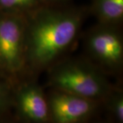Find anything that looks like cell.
Instances as JSON below:
<instances>
[{
    "label": "cell",
    "mask_w": 123,
    "mask_h": 123,
    "mask_svg": "<svg viewBox=\"0 0 123 123\" xmlns=\"http://www.w3.org/2000/svg\"><path fill=\"white\" fill-rule=\"evenodd\" d=\"M82 20L75 10L38 11L26 21V64L37 68L52 64L73 44Z\"/></svg>",
    "instance_id": "1"
},
{
    "label": "cell",
    "mask_w": 123,
    "mask_h": 123,
    "mask_svg": "<svg viewBox=\"0 0 123 123\" xmlns=\"http://www.w3.org/2000/svg\"><path fill=\"white\" fill-rule=\"evenodd\" d=\"M49 79L55 90L90 100L105 97L110 91V84L98 69L79 60H70L55 65Z\"/></svg>",
    "instance_id": "2"
},
{
    "label": "cell",
    "mask_w": 123,
    "mask_h": 123,
    "mask_svg": "<svg viewBox=\"0 0 123 123\" xmlns=\"http://www.w3.org/2000/svg\"><path fill=\"white\" fill-rule=\"evenodd\" d=\"M26 21L19 14L0 17V64L17 73L26 64Z\"/></svg>",
    "instance_id": "3"
},
{
    "label": "cell",
    "mask_w": 123,
    "mask_h": 123,
    "mask_svg": "<svg viewBox=\"0 0 123 123\" xmlns=\"http://www.w3.org/2000/svg\"><path fill=\"white\" fill-rule=\"evenodd\" d=\"M86 47L92 57L110 70L120 68L123 62V40L116 26L100 24L88 34Z\"/></svg>",
    "instance_id": "4"
},
{
    "label": "cell",
    "mask_w": 123,
    "mask_h": 123,
    "mask_svg": "<svg viewBox=\"0 0 123 123\" xmlns=\"http://www.w3.org/2000/svg\"><path fill=\"white\" fill-rule=\"evenodd\" d=\"M49 114L55 123H77L94 109L92 100L55 90L48 101Z\"/></svg>",
    "instance_id": "5"
},
{
    "label": "cell",
    "mask_w": 123,
    "mask_h": 123,
    "mask_svg": "<svg viewBox=\"0 0 123 123\" xmlns=\"http://www.w3.org/2000/svg\"><path fill=\"white\" fill-rule=\"evenodd\" d=\"M18 110L24 118L36 123L47 120L49 107L41 88L36 84L30 83L19 88L17 95Z\"/></svg>",
    "instance_id": "6"
},
{
    "label": "cell",
    "mask_w": 123,
    "mask_h": 123,
    "mask_svg": "<svg viewBox=\"0 0 123 123\" xmlns=\"http://www.w3.org/2000/svg\"><path fill=\"white\" fill-rule=\"evenodd\" d=\"M93 11L100 24L117 26L123 18V0H94Z\"/></svg>",
    "instance_id": "7"
},
{
    "label": "cell",
    "mask_w": 123,
    "mask_h": 123,
    "mask_svg": "<svg viewBox=\"0 0 123 123\" xmlns=\"http://www.w3.org/2000/svg\"><path fill=\"white\" fill-rule=\"evenodd\" d=\"M38 1L39 0H0V7L6 10L19 11L30 8Z\"/></svg>",
    "instance_id": "8"
},
{
    "label": "cell",
    "mask_w": 123,
    "mask_h": 123,
    "mask_svg": "<svg viewBox=\"0 0 123 123\" xmlns=\"http://www.w3.org/2000/svg\"><path fill=\"white\" fill-rule=\"evenodd\" d=\"M111 110L119 123L123 122V97L121 92H116L110 102Z\"/></svg>",
    "instance_id": "9"
},
{
    "label": "cell",
    "mask_w": 123,
    "mask_h": 123,
    "mask_svg": "<svg viewBox=\"0 0 123 123\" xmlns=\"http://www.w3.org/2000/svg\"><path fill=\"white\" fill-rule=\"evenodd\" d=\"M5 94L4 91V89L1 87V86L0 85V105H1V103H3L4 101V98Z\"/></svg>",
    "instance_id": "10"
},
{
    "label": "cell",
    "mask_w": 123,
    "mask_h": 123,
    "mask_svg": "<svg viewBox=\"0 0 123 123\" xmlns=\"http://www.w3.org/2000/svg\"></svg>",
    "instance_id": "11"
}]
</instances>
